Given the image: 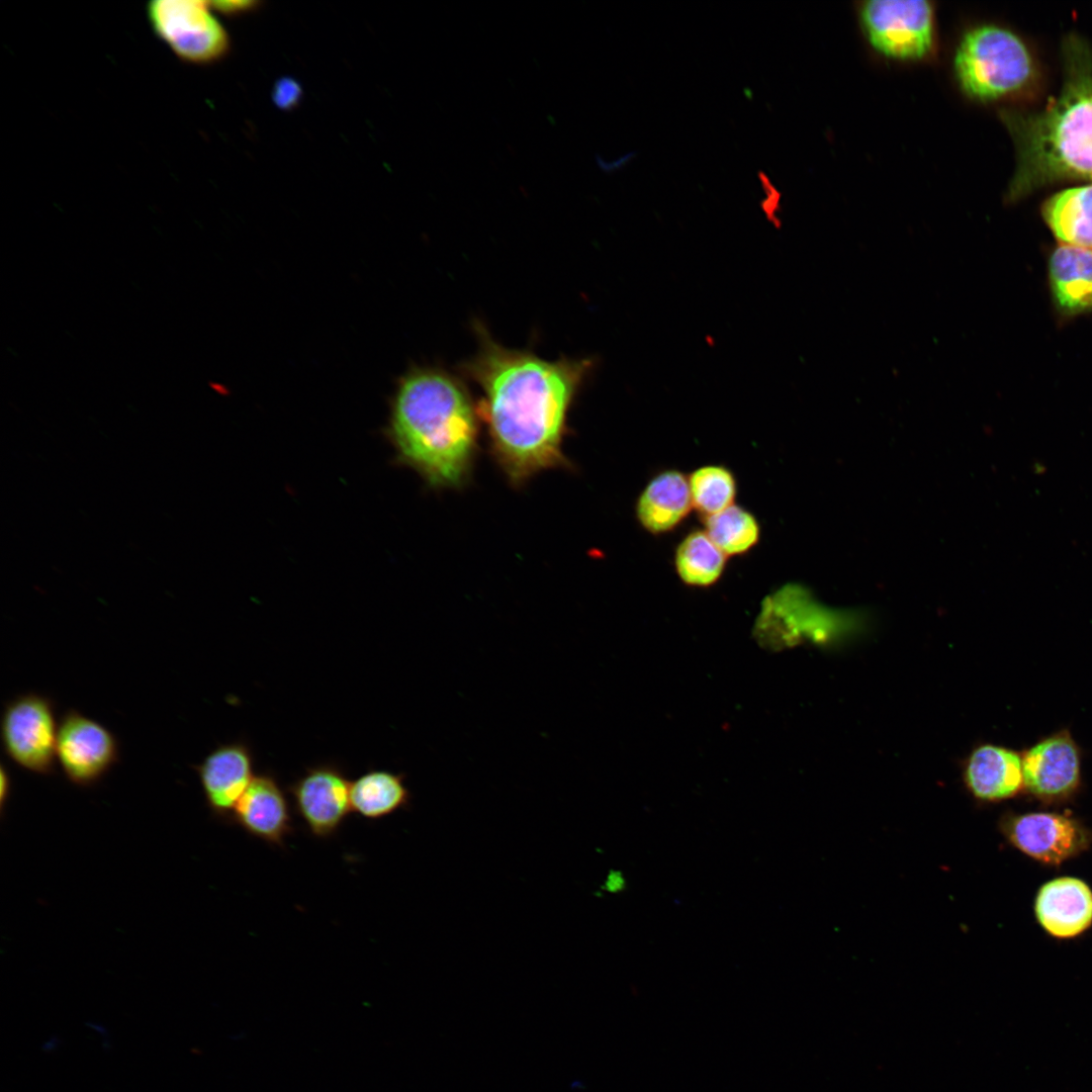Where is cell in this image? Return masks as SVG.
<instances>
[{"instance_id": "cell-1", "label": "cell", "mask_w": 1092, "mask_h": 1092, "mask_svg": "<svg viewBox=\"0 0 1092 1092\" xmlns=\"http://www.w3.org/2000/svg\"><path fill=\"white\" fill-rule=\"evenodd\" d=\"M478 332L480 346L465 372L482 391L478 415L494 457L513 483H523L565 462L567 414L594 361H548L498 345L484 329Z\"/></svg>"}, {"instance_id": "cell-2", "label": "cell", "mask_w": 1092, "mask_h": 1092, "mask_svg": "<svg viewBox=\"0 0 1092 1092\" xmlns=\"http://www.w3.org/2000/svg\"><path fill=\"white\" fill-rule=\"evenodd\" d=\"M478 417L459 379L436 368H416L398 382L388 437L398 459L430 485L455 487L471 469Z\"/></svg>"}, {"instance_id": "cell-3", "label": "cell", "mask_w": 1092, "mask_h": 1092, "mask_svg": "<svg viewBox=\"0 0 1092 1092\" xmlns=\"http://www.w3.org/2000/svg\"><path fill=\"white\" fill-rule=\"evenodd\" d=\"M1074 49L1058 96L1028 117L1004 114L1018 149L1010 195L1059 179L1092 177V58Z\"/></svg>"}, {"instance_id": "cell-4", "label": "cell", "mask_w": 1092, "mask_h": 1092, "mask_svg": "<svg viewBox=\"0 0 1092 1092\" xmlns=\"http://www.w3.org/2000/svg\"><path fill=\"white\" fill-rule=\"evenodd\" d=\"M954 72L971 97L990 100L1016 91L1032 74V61L1023 41L996 25L969 30L954 55Z\"/></svg>"}, {"instance_id": "cell-5", "label": "cell", "mask_w": 1092, "mask_h": 1092, "mask_svg": "<svg viewBox=\"0 0 1092 1092\" xmlns=\"http://www.w3.org/2000/svg\"><path fill=\"white\" fill-rule=\"evenodd\" d=\"M59 722L54 701L28 692L5 703L1 740L5 754L21 768L41 776L54 774Z\"/></svg>"}, {"instance_id": "cell-6", "label": "cell", "mask_w": 1092, "mask_h": 1092, "mask_svg": "<svg viewBox=\"0 0 1092 1092\" xmlns=\"http://www.w3.org/2000/svg\"><path fill=\"white\" fill-rule=\"evenodd\" d=\"M147 14L155 33L184 62L212 63L229 50L228 33L211 14L209 2L152 1Z\"/></svg>"}, {"instance_id": "cell-7", "label": "cell", "mask_w": 1092, "mask_h": 1092, "mask_svg": "<svg viewBox=\"0 0 1092 1092\" xmlns=\"http://www.w3.org/2000/svg\"><path fill=\"white\" fill-rule=\"evenodd\" d=\"M860 20L873 48L898 60L927 56L934 41V11L926 0H871Z\"/></svg>"}, {"instance_id": "cell-8", "label": "cell", "mask_w": 1092, "mask_h": 1092, "mask_svg": "<svg viewBox=\"0 0 1092 1092\" xmlns=\"http://www.w3.org/2000/svg\"><path fill=\"white\" fill-rule=\"evenodd\" d=\"M119 759L116 736L100 722L75 709L59 721L57 761L75 786L96 785Z\"/></svg>"}, {"instance_id": "cell-9", "label": "cell", "mask_w": 1092, "mask_h": 1092, "mask_svg": "<svg viewBox=\"0 0 1092 1092\" xmlns=\"http://www.w3.org/2000/svg\"><path fill=\"white\" fill-rule=\"evenodd\" d=\"M351 781L335 762H322L287 786L293 808L308 831L317 838L335 835L352 812Z\"/></svg>"}, {"instance_id": "cell-10", "label": "cell", "mask_w": 1092, "mask_h": 1092, "mask_svg": "<svg viewBox=\"0 0 1092 1092\" xmlns=\"http://www.w3.org/2000/svg\"><path fill=\"white\" fill-rule=\"evenodd\" d=\"M1008 841L1026 855L1046 864H1060L1086 849L1090 833L1074 818L1033 812L1005 816L1000 823Z\"/></svg>"}, {"instance_id": "cell-11", "label": "cell", "mask_w": 1092, "mask_h": 1092, "mask_svg": "<svg viewBox=\"0 0 1092 1092\" xmlns=\"http://www.w3.org/2000/svg\"><path fill=\"white\" fill-rule=\"evenodd\" d=\"M254 762L251 746L238 740L216 745L202 761L192 765L206 804L215 817L230 821L237 803L256 775Z\"/></svg>"}, {"instance_id": "cell-12", "label": "cell", "mask_w": 1092, "mask_h": 1092, "mask_svg": "<svg viewBox=\"0 0 1092 1092\" xmlns=\"http://www.w3.org/2000/svg\"><path fill=\"white\" fill-rule=\"evenodd\" d=\"M1021 758L1023 786L1037 798L1064 799L1080 784V752L1067 731L1042 739Z\"/></svg>"}, {"instance_id": "cell-13", "label": "cell", "mask_w": 1092, "mask_h": 1092, "mask_svg": "<svg viewBox=\"0 0 1092 1092\" xmlns=\"http://www.w3.org/2000/svg\"><path fill=\"white\" fill-rule=\"evenodd\" d=\"M230 821L249 835L279 847L293 831L287 796L277 778L268 771L255 775Z\"/></svg>"}, {"instance_id": "cell-14", "label": "cell", "mask_w": 1092, "mask_h": 1092, "mask_svg": "<svg viewBox=\"0 0 1092 1092\" xmlns=\"http://www.w3.org/2000/svg\"><path fill=\"white\" fill-rule=\"evenodd\" d=\"M1035 916L1042 928L1059 938L1074 937L1092 924V890L1080 879H1054L1038 890Z\"/></svg>"}, {"instance_id": "cell-15", "label": "cell", "mask_w": 1092, "mask_h": 1092, "mask_svg": "<svg viewBox=\"0 0 1092 1092\" xmlns=\"http://www.w3.org/2000/svg\"><path fill=\"white\" fill-rule=\"evenodd\" d=\"M964 780L979 800L993 802L1011 798L1023 786L1022 758L1005 747L981 745L969 756Z\"/></svg>"}, {"instance_id": "cell-16", "label": "cell", "mask_w": 1092, "mask_h": 1092, "mask_svg": "<svg viewBox=\"0 0 1092 1092\" xmlns=\"http://www.w3.org/2000/svg\"><path fill=\"white\" fill-rule=\"evenodd\" d=\"M693 508L689 479L669 469L655 475L642 490L636 506L640 525L652 534L677 527Z\"/></svg>"}, {"instance_id": "cell-17", "label": "cell", "mask_w": 1092, "mask_h": 1092, "mask_svg": "<svg viewBox=\"0 0 1092 1092\" xmlns=\"http://www.w3.org/2000/svg\"><path fill=\"white\" fill-rule=\"evenodd\" d=\"M1052 289L1067 313L1092 309V250L1062 245L1050 261Z\"/></svg>"}, {"instance_id": "cell-18", "label": "cell", "mask_w": 1092, "mask_h": 1092, "mask_svg": "<svg viewBox=\"0 0 1092 1092\" xmlns=\"http://www.w3.org/2000/svg\"><path fill=\"white\" fill-rule=\"evenodd\" d=\"M350 799L352 812L378 820L410 807L412 794L404 774L369 769L351 781Z\"/></svg>"}, {"instance_id": "cell-19", "label": "cell", "mask_w": 1092, "mask_h": 1092, "mask_svg": "<svg viewBox=\"0 0 1092 1092\" xmlns=\"http://www.w3.org/2000/svg\"><path fill=\"white\" fill-rule=\"evenodd\" d=\"M1043 215L1060 241L1092 250V185L1057 193L1045 202Z\"/></svg>"}, {"instance_id": "cell-20", "label": "cell", "mask_w": 1092, "mask_h": 1092, "mask_svg": "<svg viewBox=\"0 0 1092 1092\" xmlns=\"http://www.w3.org/2000/svg\"><path fill=\"white\" fill-rule=\"evenodd\" d=\"M726 557L705 530H697L687 535L678 544L674 565L685 583L705 587L719 580L726 565Z\"/></svg>"}, {"instance_id": "cell-21", "label": "cell", "mask_w": 1092, "mask_h": 1092, "mask_svg": "<svg viewBox=\"0 0 1092 1092\" xmlns=\"http://www.w3.org/2000/svg\"><path fill=\"white\" fill-rule=\"evenodd\" d=\"M705 531L726 556L750 550L759 540V524L745 509L732 505L706 517Z\"/></svg>"}, {"instance_id": "cell-22", "label": "cell", "mask_w": 1092, "mask_h": 1092, "mask_svg": "<svg viewBox=\"0 0 1092 1092\" xmlns=\"http://www.w3.org/2000/svg\"><path fill=\"white\" fill-rule=\"evenodd\" d=\"M689 479L693 508L705 517L734 505L736 480L721 465H707L695 470Z\"/></svg>"}, {"instance_id": "cell-23", "label": "cell", "mask_w": 1092, "mask_h": 1092, "mask_svg": "<svg viewBox=\"0 0 1092 1092\" xmlns=\"http://www.w3.org/2000/svg\"><path fill=\"white\" fill-rule=\"evenodd\" d=\"M300 96L299 84L290 78H283L275 84L273 99L275 104L282 109L292 108L298 103Z\"/></svg>"}, {"instance_id": "cell-24", "label": "cell", "mask_w": 1092, "mask_h": 1092, "mask_svg": "<svg viewBox=\"0 0 1092 1092\" xmlns=\"http://www.w3.org/2000/svg\"><path fill=\"white\" fill-rule=\"evenodd\" d=\"M759 176H760V180H761V182H762V184L764 186V189L767 192V198L764 201L766 203V206L764 207V211L767 213V216H768L769 219L774 220L775 223H778L777 217H776V211H777L776 209L778 208V205H779V197H780V195H779L778 191L776 190V188L774 187V185L770 184L769 180L767 179V177L764 176L763 173H759Z\"/></svg>"}, {"instance_id": "cell-25", "label": "cell", "mask_w": 1092, "mask_h": 1092, "mask_svg": "<svg viewBox=\"0 0 1092 1092\" xmlns=\"http://www.w3.org/2000/svg\"><path fill=\"white\" fill-rule=\"evenodd\" d=\"M211 9H215L224 14H236L244 12L252 8L255 2L250 1H219L209 2Z\"/></svg>"}, {"instance_id": "cell-26", "label": "cell", "mask_w": 1092, "mask_h": 1092, "mask_svg": "<svg viewBox=\"0 0 1092 1092\" xmlns=\"http://www.w3.org/2000/svg\"><path fill=\"white\" fill-rule=\"evenodd\" d=\"M10 788H11V780H10L9 771L7 770L6 766L4 764H2L1 765V787H0V789H1L0 790V793H1L0 797H1V806H2V808L4 807V803L8 799V795L10 794Z\"/></svg>"}]
</instances>
